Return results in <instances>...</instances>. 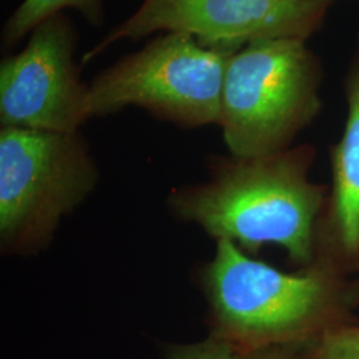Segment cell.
<instances>
[{
	"instance_id": "obj_1",
	"label": "cell",
	"mask_w": 359,
	"mask_h": 359,
	"mask_svg": "<svg viewBox=\"0 0 359 359\" xmlns=\"http://www.w3.org/2000/svg\"><path fill=\"white\" fill-rule=\"evenodd\" d=\"M316 154L313 145L301 144L259 157H213L210 180L175 191L170 206L216 240H231L248 252L278 245L306 268L316 261L327 198L310 180Z\"/></svg>"
},
{
	"instance_id": "obj_2",
	"label": "cell",
	"mask_w": 359,
	"mask_h": 359,
	"mask_svg": "<svg viewBox=\"0 0 359 359\" xmlns=\"http://www.w3.org/2000/svg\"><path fill=\"white\" fill-rule=\"evenodd\" d=\"M212 337L243 358L270 348L302 346L353 321V283L316 259L299 273H283L246 256L231 240H217L203 271Z\"/></svg>"
},
{
	"instance_id": "obj_3",
	"label": "cell",
	"mask_w": 359,
	"mask_h": 359,
	"mask_svg": "<svg viewBox=\"0 0 359 359\" xmlns=\"http://www.w3.org/2000/svg\"><path fill=\"white\" fill-rule=\"evenodd\" d=\"M323 76L321 59L306 40L266 39L231 53L218 123L231 156L292 148L321 112Z\"/></svg>"
},
{
	"instance_id": "obj_4",
	"label": "cell",
	"mask_w": 359,
	"mask_h": 359,
	"mask_svg": "<svg viewBox=\"0 0 359 359\" xmlns=\"http://www.w3.org/2000/svg\"><path fill=\"white\" fill-rule=\"evenodd\" d=\"M99 177L79 132L0 129V240L7 252L47 246Z\"/></svg>"
},
{
	"instance_id": "obj_5",
	"label": "cell",
	"mask_w": 359,
	"mask_h": 359,
	"mask_svg": "<svg viewBox=\"0 0 359 359\" xmlns=\"http://www.w3.org/2000/svg\"><path fill=\"white\" fill-rule=\"evenodd\" d=\"M229 56L187 34H160L92 79L90 118L137 107L182 128L218 126Z\"/></svg>"
},
{
	"instance_id": "obj_6",
	"label": "cell",
	"mask_w": 359,
	"mask_h": 359,
	"mask_svg": "<svg viewBox=\"0 0 359 359\" xmlns=\"http://www.w3.org/2000/svg\"><path fill=\"white\" fill-rule=\"evenodd\" d=\"M332 3L323 0H142L126 20L84 53L81 65L123 40L180 32L215 51L234 53L266 39L308 40L321 29Z\"/></svg>"
},
{
	"instance_id": "obj_7",
	"label": "cell",
	"mask_w": 359,
	"mask_h": 359,
	"mask_svg": "<svg viewBox=\"0 0 359 359\" xmlns=\"http://www.w3.org/2000/svg\"><path fill=\"white\" fill-rule=\"evenodd\" d=\"M76 28L56 13L29 34L26 47L0 63L3 128L79 132L90 120V84L75 62Z\"/></svg>"
},
{
	"instance_id": "obj_8",
	"label": "cell",
	"mask_w": 359,
	"mask_h": 359,
	"mask_svg": "<svg viewBox=\"0 0 359 359\" xmlns=\"http://www.w3.org/2000/svg\"><path fill=\"white\" fill-rule=\"evenodd\" d=\"M346 123L330 147L333 185L317 231L316 259L347 274L359 270V40L344 79Z\"/></svg>"
},
{
	"instance_id": "obj_9",
	"label": "cell",
	"mask_w": 359,
	"mask_h": 359,
	"mask_svg": "<svg viewBox=\"0 0 359 359\" xmlns=\"http://www.w3.org/2000/svg\"><path fill=\"white\" fill-rule=\"evenodd\" d=\"M65 10H75L90 26H103L105 20L104 0H23L1 28V50L11 51L35 27Z\"/></svg>"
},
{
	"instance_id": "obj_10",
	"label": "cell",
	"mask_w": 359,
	"mask_h": 359,
	"mask_svg": "<svg viewBox=\"0 0 359 359\" xmlns=\"http://www.w3.org/2000/svg\"><path fill=\"white\" fill-rule=\"evenodd\" d=\"M299 347L298 359H359V325L335 327Z\"/></svg>"
},
{
	"instance_id": "obj_11",
	"label": "cell",
	"mask_w": 359,
	"mask_h": 359,
	"mask_svg": "<svg viewBox=\"0 0 359 359\" xmlns=\"http://www.w3.org/2000/svg\"><path fill=\"white\" fill-rule=\"evenodd\" d=\"M168 359H243L229 345L215 337H209L206 341L170 347Z\"/></svg>"
},
{
	"instance_id": "obj_12",
	"label": "cell",
	"mask_w": 359,
	"mask_h": 359,
	"mask_svg": "<svg viewBox=\"0 0 359 359\" xmlns=\"http://www.w3.org/2000/svg\"><path fill=\"white\" fill-rule=\"evenodd\" d=\"M243 359H298L290 348H270L250 354Z\"/></svg>"
},
{
	"instance_id": "obj_13",
	"label": "cell",
	"mask_w": 359,
	"mask_h": 359,
	"mask_svg": "<svg viewBox=\"0 0 359 359\" xmlns=\"http://www.w3.org/2000/svg\"><path fill=\"white\" fill-rule=\"evenodd\" d=\"M353 292H354V297H355V302L357 305L359 304V280L357 283H353Z\"/></svg>"
},
{
	"instance_id": "obj_14",
	"label": "cell",
	"mask_w": 359,
	"mask_h": 359,
	"mask_svg": "<svg viewBox=\"0 0 359 359\" xmlns=\"http://www.w3.org/2000/svg\"><path fill=\"white\" fill-rule=\"evenodd\" d=\"M323 1H327V3H332V4H333L334 1H337V0H323Z\"/></svg>"
}]
</instances>
